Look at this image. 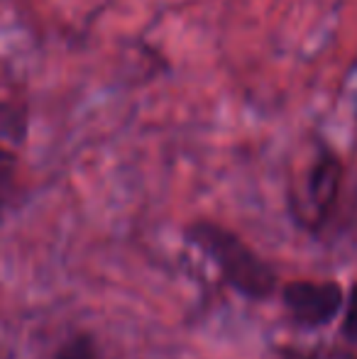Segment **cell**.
I'll return each mask as SVG.
<instances>
[{
	"mask_svg": "<svg viewBox=\"0 0 357 359\" xmlns=\"http://www.w3.org/2000/svg\"><path fill=\"white\" fill-rule=\"evenodd\" d=\"M54 359H95V342L88 332L69 337L62 347L57 350Z\"/></svg>",
	"mask_w": 357,
	"mask_h": 359,
	"instance_id": "cell-4",
	"label": "cell"
},
{
	"mask_svg": "<svg viewBox=\"0 0 357 359\" xmlns=\"http://www.w3.org/2000/svg\"><path fill=\"white\" fill-rule=\"evenodd\" d=\"M343 337L350 342H357V284L353 286L343 306Z\"/></svg>",
	"mask_w": 357,
	"mask_h": 359,
	"instance_id": "cell-5",
	"label": "cell"
},
{
	"mask_svg": "<svg viewBox=\"0 0 357 359\" xmlns=\"http://www.w3.org/2000/svg\"><path fill=\"white\" fill-rule=\"evenodd\" d=\"M189 242L213 262L225 281L245 298L264 301L274 293L276 274L274 269L228 227L210 220H196L186 230Z\"/></svg>",
	"mask_w": 357,
	"mask_h": 359,
	"instance_id": "cell-1",
	"label": "cell"
},
{
	"mask_svg": "<svg viewBox=\"0 0 357 359\" xmlns=\"http://www.w3.org/2000/svg\"><path fill=\"white\" fill-rule=\"evenodd\" d=\"M0 156H3V149H0Z\"/></svg>",
	"mask_w": 357,
	"mask_h": 359,
	"instance_id": "cell-6",
	"label": "cell"
},
{
	"mask_svg": "<svg viewBox=\"0 0 357 359\" xmlns=\"http://www.w3.org/2000/svg\"><path fill=\"white\" fill-rule=\"evenodd\" d=\"M338 189H340V161L333 154L323 151L309 171V201L321 220L333 210L335 198H338Z\"/></svg>",
	"mask_w": 357,
	"mask_h": 359,
	"instance_id": "cell-3",
	"label": "cell"
},
{
	"mask_svg": "<svg viewBox=\"0 0 357 359\" xmlns=\"http://www.w3.org/2000/svg\"><path fill=\"white\" fill-rule=\"evenodd\" d=\"M281 303L296 325L318 330L340 316L345 296L335 281H291L281 288Z\"/></svg>",
	"mask_w": 357,
	"mask_h": 359,
	"instance_id": "cell-2",
	"label": "cell"
}]
</instances>
